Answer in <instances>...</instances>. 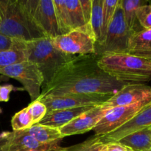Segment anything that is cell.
<instances>
[{"mask_svg": "<svg viewBox=\"0 0 151 151\" xmlns=\"http://www.w3.org/2000/svg\"><path fill=\"white\" fill-rule=\"evenodd\" d=\"M100 58L95 54L74 58L61 66L50 83L42 88L38 99L66 94H116L125 85L100 67Z\"/></svg>", "mask_w": 151, "mask_h": 151, "instance_id": "cell-1", "label": "cell"}, {"mask_svg": "<svg viewBox=\"0 0 151 151\" xmlns=\"http://www.w3.org/2000/svg\"><path fill=\"white\" fill-rule=\"evenodd\" d=\"M100 67L124 85L145 84L151 81V59L133 55L111 54L101 56Z\"/></svg>", "mask_w": 151, "mask_h": 151, "instance_id": "cell-2", "label": "cell"}, {"mask_svg": "<svg viewBox=\"0 0 151 151\" xmlns=\"http://www.w3.org/2000/svg\"><path fill=\"white\" fill-rule=\"evenodd\" d=\"M0 33L24 41L47 37L29 17L22 0H0Z\"/></svg>", "mask_w": 151, "mask_h": 151, "instance_id": "cell-3", "label": "cell"}, {"mask_svg": "<svg viewBox=\"0 0 151 151\" xmlns=\"http://www.w3.org/2000/svg\"><path fill=\"white\" fill-rule=\"evenodd\" d=\"M25 50L27 60L35 63L42 74V88L50 83L61 66L76 57L58 50L49 37L25 41Z\"/></svg>", "mask_w": 151, "mask_h": 151, "instance_id": "cell-4", "label": "cell"}, {"mask_svg": "<svg viewBox=\"0 0 151 151\" xmlns=\"http://www.w3.org/2000/svg\"><path fill=\"white\" fill-rule=\"evenodd\" d=\"M134 33L128 28L121 4H118L114 16L106 30L104 41L94 49V54L99 56L111 54H123L127 52L131 37Z\"/></svg>", "mask_w": 151, "mask_h": 151, "instance_id": "cell-5", "label": "cell"}, {"mask_svg": "<svg viewBox=\"0 0 151 151\" xmlns=\"http://www.w3.org/2000/svg\"><path fill=\"white\" fill-rule=\"evenodd\" d=\"M51 41L58 50L66 55L80 56L94 54L96 41L89 24L82 29L52 38Z\"/></svg>", "mask_w": 151, "mask_h": 151, "instance_id": "cell-6", "label": "cell"}, {"mask_svg": "<svg viewBox=\"0 0 151 151\" xmlns=\"http://www.w3.org/2000/svg\"><path fill=\"white\" fill-rule=\"evenodd\" d=\"M0 74L21 83L32 102L38 100L44 78L35 63L27 60L17 64L0 68Z\"/></svg>", "mask_w": 151, "mask_h": 151, "instance_id": "cell-7", "label": "cell"}, {"mask_svg": "<svg viewBox=\"0 0 151 151\" xmlns=\"http://www.w3.org/2000/svg\"><path fill=\"white\" fill-rule=\"evenodd\" d=\"M31 20L49 38L61 35L55 13L52 0H22Z\"/></svg>", "mask_w": 151, "mask_h": 151, "instance_id": "cell-8", "label": "cell"}, {"mask_svg": "<svg viewBox=\"0 0 151 151\" xmlns=\"http://www.w3.org/2000/svg\"><path fill=\"white\" fill-rule=\"evenodd\" d=\"M150 102L151 99L129 106H118L111 109L93 129L94 136L102 137L116 131L131 120Z\"/></svg>", "mask_w": 151, "mask_h": 151, "instance_id": "cell-9", "label": "cell"}, {"mask_svg": "<svg viewBox=\"0 0 151 151\" xmlns=\"http://www.w3.org/2000/svg\"><path fill=\"white\" fill-rule=\"evenodd\" d=\"M112 96L99 94H66L46 96L38 100L45 105L47 112H51L61 109L101 105Z\"/></svg>", "mask_w": 151, "mask_h": 151, "instance_id": "cell-10", "label": "cell"}, {"mask_svg": "<svg viewBox=\"0 0 151 151\" xmlns=\"http://www.w3.org/2000/svg\"><path fill=\"white\" fill-rule=\"evenodd\" d=\"M110 109L103 104L95 106L88 111L80 115L64 126L59 128L62 137L82 134L94 129L100 119Z\"/></svg>", "mask_w": 151, "mask_h": 151, "instance_id": "cell-11", "label": "cell"}, {"mask_svg": "<svg viewBox=\"0 0 151 151\" xmlns=\"http://www.w3.org/2000/svg\"><path fill=\"white\" fill-rule=\"evenodd\" d=\"M149 99H151L150 86L145 84H128L124 86L103 105L111 109L118 106H129Z\"/></svg>", "mask_w": 151, "mask_h": 151, "instance_id": "cell-12", "label": "cell"}, {"mask_svg": "<svg viewBox=\"0 0 151 151\" xmlns=\"http://www.w3.org/2000/svg\"><path fill=\"white\" fill-rule=\"evenodd\" d=\"M151 126V102L139 111L135 116L119 128L106 135L100 137L104 144L111 142H117L122 137L135 131Z\"/></svg>", "mask_w": 151, "mask_h": 151, "instance_id": "cell-13", "label": "cell"}, {"mask_svg": "<svg viewBox=\"0 0 151 151\" xmlns=\"http://www.w3.org/2000/svg\"><path fill=\"white\" fill-rule=\"evenodd\" d=\"M58 142L42 144L25 131L10 132L3 151H54L60 148Z\"/></svg>", "mask_w": 151, "mask_h": 151, "instance_id": "cell-14", "label": "cell"}, {"mask_svg": "<svg viewBox=\"0 0 151 151\" xmlns=\"http://www.w3.org/2000/svg\"><path fill=\"white\" fill-rule=\"evenodd\" d=\"M94 106H83V107L61 109V110L47 112L38 124L59 129L79 116L80 115L92 109Z\"/></svg>", "mask_w": 151, "mask_h": 151, "instance_id": "cell-15", "label": "cell"}, {"mask_svg": "<svg viewBox=\"0 0 151 151\" xmlns=\"http://www.w3.org/2000/svg\"><path fill=\"white\" fill-rule=\"evenodd\" d=\"M126 53L151 59V29H142L134 34L129 40Z\"/></svg>", "mask_w": 151, "mask_h": 151, "instance_id": "cell-16", "label": "cell"}, {"mask_svg": "<svg viewBox=\"0 0 151 151\" xmlns=\"http://www.w3.org/2000/svg\"><path fill=\"white\" fill-rule=\"evenodd\" d=\"M117 142L132 151L150 150L151 149V126L131 133Z\"/></svg>", "mask_w": 151, "mask_h": 151, "instance_id": "cell-17", "label": "cell"}, {"mask_svg": "<svg viewBox=\"0 0 151 151\" xmlns=\"http://www.w3.org/2000/svg\"><path fill=\"white\" fill-rule=\"evenodd\" d=\"M25 60H27V57L24 41L15 39L12 48L0 52V68L17 64Z\"/></svg>", "mask_w": 151, "mask_h": 151, "instance_id": "cell-18", "label": "cell"}, {"mask_svg": "<svg viewBox=\"0 0 151 151\" xmlns=\"http://www.w3.org/2000/svg\"><path fill=\"white\" fill-rule=\"evenodd\" d=\"M24 131L27 134L42 144L59 142L63 138L58 128L41 124H35Z\"/></svg>", "mask_w": 151, "mask_h": 151, "instance_id": "cell-19", "label": "cell"}, {"mask_svg": "<svg viewBox=\"0 0 151 151\" xmlns=\"http://www.w3.org/2000/svg\"><path fill=\"white\" fill-rule=\"evenodd\" d=\"M148 2V1H142V0H121L125 22L128 28L134 33H137L144 29L140 26L137 20V9L141 6L147 4Z\"/></svg>", "mask_w": 151, "mask_h": 151, "instance_id": "cell-20", "label": "cell"}, {"mask_svg": "<svg viewBox=\"0 0 151 151\" xmlns=\"http://www.w3.org/2000/svg\"><path fill=\"white\" fill-rule=\"evenodd\" d=\"M103 0H92L91 19L88 24L95 39V47L100 45L103 41Z\"/></svg>", "mask_w": 151, "mask_h": 151, "instance_id": "cell-21", "label": "cell"}, {"mask_svg": "<svg viewBox=\"0 0 151 151\" xmlns=\"http://www.w3.org/2000/svg\"><path fill=\"white\" fill-rule=\"evenodd\" d=\"M64 1L68 22L71 31L85 27L87 24L84 20L80 0H69V1L64 0Z\"/></svg>", "mask_w": 151, "mask_h": 151, "instance_id": "cell-22", "label": "cell"}, {"mask_svg": "<svg viewBox=\"0 0 151 151\" xmlns=\"http://www.w3.org/2000/svg\"><path fill=\"white\" fill-rule=\"evenodd\" d=\"M54 4L55 13L56 20L59 29L62 35L68 33L71 31L68 22L66 8L65 5V1H59V0H52Z\"/></svg>", "mask_w": 151, "mask_h": 151, "instance_id": "cell-23", "label": "cell"}, {"mask_svg": "<svg viewBox=\"0 0 151 151\" xmlns=\"http://www.w3.org/2000/svg\"><path fill=\"white\" fill-rule=\"evenodd\" d=\"M33 125V121L27 108L19 111L12 117L11 125L13 131H24Z\"/></svg>", "mask_w": 151, "mask_h": 151, "instance_id": "cell-24", "label": "cell"}, {"mask_svg": "<svg viewBox=\"0 0 151 151\" xmlns=\"http://www.w3.org/2000/svg\"><path fill=\"white\" fill-rule=\"evenodd\" d=\"M119 0L111 1V0H103V36L104 41L106 30L110 24L111 21L114 16Z\"/></svg>", "mask_w": 151, "mask_h": 151, "instance_id": "cell-25", "label": "cell"}, {"mask_svg": "<svg viewBox=\"0 0 151 151\" xmlns=\"http://www.w3.org/2000/svg\"><path fill=\"white\" fill-rule=\"evenodd\" d=\"M103 145L100 137L94 136L83 142L66 147V151H100Z\"/></svg>", "mask_w": 151, "mask_h": 151, "instance_id": "cell-26", "label": "cell"}, {"mask_svg": "<svg viewBox=\"0 0 151 151\" xmlns=\"http://www.w3.org/2000/svg\"><path fill=\"white\" fill-rule=\"evenodd\" d=\"M26 108L32 117L34 125L39 123L47 113V107L39 100L31 102L30 104Z\"/></svg>", "mask_w": 151, "mask_h": 151, "instance_id": "cell-27", "label": "cell"}, {"mask_svg": "<svg viewBox=\"0 0 151 151\" xmlns=\"http://www.w3.org/2000/svg\"><path fill=\"white\" fill-rule=\"evenodd\" d=\"M137 18L140 26L144 29H151V4H147L139 7Z\"/></svg>", "mask_w": 151, "mask_h": 151, "instance_id": "cell-28", "label": "cell"}, {"mask_svg": "<svg viewBox=\"0 0 151 151\" xmlns=\"http://www.w3.org/2000/svg\"><path fill=\"white\" fill-rule=\"evenodd\" d=\"M100 151H132L119 142H111L103 145Z\"/></svg>", "mask_w": 151, "mask_h": 151, "instance_id": "cell-29", "label": "cell"}, {"mask_svg": "<svg viewBox=\"0 0 151 151\" xmlns=\"http://www.w3.org/2000/svg\"><path fill=\"white\" fill-rule=\"evenodd\" d=\"M80 2H81V8H82L84 20H85L86 24H88L91 19L92 0H80Z\"/></svg>", "mask_w": 151, "mask_h": 151, "instance_id": "cell-30", "label": "cell"}, {"mask_svg": "<svg viewBox=\"0 0 151 151\" xmlns=\"http://www.w3.org/2000/svg\"><path fill=\"white\" fill-rule=\"evenodd\" d=\"M13 89L14 87L10 84L0 86V102H8L10 93Z\"/></svg>", "mask_w": 151, "mask_h": 151, "instance_id": "cell-31", "label": "cell"}, {"mask_svg": "<svg viewBox=\"0 0 151 151\" xmlns=\"http://www.w3.org/2000/svg\"><path fill=\"white\" fill-rule=\"evenodd\" d=\"M15 39L0 33V52L10 50L14 44Z\"/></svg>", "mask_w": 151, "mask_h": 151, "instance_id": "cell-32", "label": "cell"}, {"mask_svg": "<svg viewBox=\"0 0 151 151\" xmlns=\"http://www.w3.org/2000/svg\"><path fill=\"white\" fill-rule=\"evenodd\" d=\"M10 134V132L9 131H5L0 134V151H3V148L7 142Z\"/></svg>", "mask_w": 151, "mask_h": 151, "instance_id": "cell-33", "label": "cell"}, {"mask_svg": "<svg viewBox=\"0 0 151 151\" xmlns=\"http://www.w3.org/2000/svg\"><path fill=\"white\" fill-rule=\"evenodd\" d=\"M54 151H66V147H60L59 149H58V150H54Z\"/></svg>", "mask_w": 151, "mask_h": 151, "instance_id": "cell-34", "label": "cell"}, {"mask_svg": "<svg viewBox=\"0 0 151 151\" xmlns=\"http://www.w3.org/2000/svg\"><path fill=\"white\" fill-rule=\"evenodd\" d=\"M150 4H151V1H150Z\"/></svg>", "mask_w": 151, "mask_h": 151, "instance_id": "cell-35", "label": "cell"}, {"mask_svg": "<svg viewBox=\"0 0 151 151\" xmlns=\"http://www.w3.org/2000/svg\"><path fill=\"white\" fill-rule=\"evenodd\" d=\"M148 151H151V149H150V150H148Z\"/></svg>", "mask_w": 151, "mask_h": 151, "instance_id": "cell-36", "label": "cell"}]
</instances>
